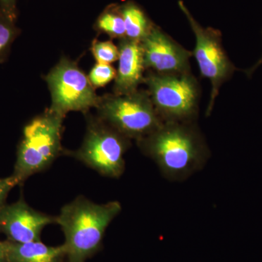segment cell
Wrapping results in <instances>:
<instances>
[{"mask_svg":"<svg viewBox=\"0 0 262 262\" xmlns=\"http://www.w3.org/2000/svg\"><path fill=\"white\" fill-rule=\"evenodd\" d=\"M136 144L170 182L187 180L204 168L211 157L196 121L163 122Z\"/></svg>","mask_w":262,"mask_h":262,"instance_id":"1","label":"cell"},{"mask_svg":"<svg viewBox=\"0 0 262 262\" xmlns=\"http://www.w3.org/2000/svg\"><path fill=\"white\" fill-rule=\"evenodd\" d=\"M121 211L120 202L98 204L82 195L62 207L56 224L64 234L67 262H85L94 256L108 225Z\"/></svg>","mask_w":262,"mask_h":262,"instance_id":"2","label":"cell"},{"mask_svg":"<svg viewBox=\"0 0 262 262\" xmlns=\"http://www.w3.org/2000/svg\"><path fill=\"white\" fill-rule=\"evenodd\" d=\"M64 117L48 108L24 127L12 174L18 185L47 170L57 158L65 155L67 149L61 143Z\"/></svg>","mask_w":262,"mask_h":262,"instance_id":"3","label":"cell"},{"mask_svg":"<svg viewBox=\"0 0 262 262\" xmlns=\"http://www.w3.org/2000/svg\"><path fill=\"white\" fill-rule=\"evenodd\" d=\"M86 132L83 141L75 151L66 150V156L79 160L103 177H121L125 170V155L131 140L116 129L90 113L84 114Z\"/></svg>","mask_w":262,"mask_h":262,"instance_id":"4","label":"cell"},{"mask_svg":"<svg viewBox=\"0 0 262 262\" xmlns=\"http://www.w3.org/2000/svg\"><path fill=\"white\" fill-rule=\"evenodd\" d=\"M144 84L163 122L198 121L201 88L192 71L178 74L146 71Z\"/></svg>","mask_w":262,"mask_h":262,"instance_id":"5","label":"cell"},{"mask_svg":"<svg viewBox=\"0 0 262 262\" xmlns=\"http://www.w3.org/2000/svg\"><path fill=\"white\" fill-rule=\"evenodd\" d=\"M97 116L131 141L144 139L163 124L146 90L100 96Z\"/></svg>","mask_w":262,"mask_h":262,"instance_id":"6","label":"cell"},{"mask_svg":"<svg viewBox=\"0 0 262 262\" xmlns=\"http://www.w3.org/2000/svg\"><path fill=\"white\" fill-rule=\"evenodd\" d=\"M178 5L195 37V47L192 51V56L199 67L201 77L208 79L211 82V95L206 111L207 115H210L221 88L232 78L237 69L229 59L224 48L222 32L212 27H203L182 0H179Z\"/></svg>","mask_w":262,"mask_h":262,"instance_id":"7","label":"cell"},{"mask_svg":"<svg viewBox=\"0 0 262 262\" xmlns=\"http://www.w3.org/2000/svg\"><path fill=\"white\" fill-rule=\"evenodd\" d=\"M51 95L50 110L66 116L70 112L89 113L97 107L100 96L77 63L63 57L46 76Z\"/></svg>","mask_w":262,"mask_h":262,"instance_id":"8","label":"cell"},{"mask_svg":"<svg viewBox=\"0 0 262 262\" xmlns=\"http://www.w3.org/2000/svg\"><path fill=\"white\" fill-rule=\"evenodd\" d=\"M146 71L158 74H178L191 72L188 51L155 24L141 41Z\"/></svg>","mask_w":262,"mask_h":262,"instance_id":"9","label":"cell"},{"mask_svg":"<svg viewBox=\"0 0 262 262\" xmlns=\"http://www.w3.org/2000/svg\"><path fill=\"white\" fill-rule=\"evenodd\" d=\"M51 224H56V216L34 209L23 198L0 209V232L11 242L39 241L42 229Z\"/></svg>","mask_w":262,"mask_h":262,"instance_id":"10","label":"cell"},{"mask_svg":"<svg viewBox=\"0 0 262 262\" xmlns=\"http://www.w3.org/2000/svg\"><path fill=\"white\" fill-rule=\"evenodd\" d=\"M117 47L120 56L113 94H132L144 84L145 78L146 68L141 42L125 37L119 39Z\"/></svg>","mask_w":262,"mask_h":262,"instance_id":"11","label":"cell"},{"mask_svg":"<svg viewBox=\"0 0 262 262\" xmlns=\"http://www.w3.org/2000/svg\"><path fill=\"white\" fill-rule=\"evenodd\" d=\"M8 262H63L67 258L64 245L49 246L39 241L18 244L7 241Z\"/></svg>","mask_w":262,"mask_h":262,"instance_id":"12","label":"cell"},{"mask_svg":"<svg viewBox=\"0 0 262 262\" xmlns=\"http://www.w3.org/2000/svg\"><path fill=\"white\" fill-rule=\"evenodd\" d=\"M120 6L125 22V37L141 42L149 34L155 24L134 2L127 1Z\"/></svg>","mask_w":262,"mask_h":262,"instance_id":"13","label":"cell"},{"mask_svg":"<svg viewBox=\"0 0 262 262\" xmlns=\"http://www.w3.org/2000/svg\"><path fill=\"white\" fill-rule=\"evenodd\" d=\"M96 30L107 34L112 39H123L125 35V22L120 5H110L98 17L95 24Z\"/></svg>","mask_w":262,"mask_h":262,"instance_id":"14","label":"cell"},{"mask_svg":"<svg viewBox=\"0 0 262 262\" xmlns=\"http://www.w3.org/2000/svg\"><path fill=\"white\" fill-rule=\"evenodd\" d=\"M19 34L14 20L0 10V63L8 58L12 44Z\"/></svg>","mask_w":262,"mask_h":262,"instance_id":"15","label":"cell"},{"mask_svg":"<svg viewBox=\"0 0 262 262\" xmlns=\"http://www.w3.org/2000/svg\"><path fill=\"white\" fill-rule=\"evenodd\" d=\"M91 52L97 63L111 64L118 61L120 52L118 47L115 46L113 41H93Z\"/></svg>","mask_w":262,"mask_h":262,"instance_id":"16","label":"cell"},{"mask_svg":"<svg viewBox=\"0 0 262 262\" xmlns=\"http://www.w3.org/2000/svg\"><path fill=\"white\" fill-rule=\"evenodd\" d=\"M117 71L111 64L97 63L91 69L89 79L94 89L103 88L116 77Z\"/></svg>","mask_w":262,"mask_h":262,"instance_id":"17","label":"cell"},{"mask_svg":"<svg viewBox=\"0 0 262 262\" xmlns=\"http://www.w3.org/2000/svg\"><path fill=\"white\" fill-rule=\"evenodd\" d=\"M16 185H18V181L13 175L6 178L0 179V209L6 204L5 201L7 196L11 189Z\"/></svg>","mask_w":262,"mask_h":262,"instance_id":"18","label":"cell"},{"mask_svg":"<svg viewBox=\"0 0 262 262\" xmlns=\"http://www.w3.org/2000/svg\"><path fill=\"white\" fill-rule=\"evenodd\" d=\"M0 10L12 20L16 21L18 17L17 0H0Z\"/></svg>","mask_w":262,"mask_h":262,"instance_id":"19","label":"cell"},{"mask_svg":"<svg viewBox=\"0 0 262 262\" xmlns=\"http://www.w3.org/2000/svg\"><path fill=\"white\" fill-rule=\"evenodd\" d=\"M0 262H8L7 255V241H0Z\"/></svg>","mask_w":262,"mask_h":262,"instance_id":"20","label":"cell"},{"mask_svg":"<svg viewBox=\"0 0 262 262\" xmlns=\"http://www.w3.org/2000/svg\"><path fill=\"white\" fill-rule=\"evenodd\" d=\"M262 64V55L260 57L258 61L255 63L251 68L248 69V70H245L244 72L246 73V76L248 77H251L253 75V74L256 72V70Z\"/></svg>","mask_w":262,"mask_h":262,"instance_id":"21","label":"cell"}]
</instances>
